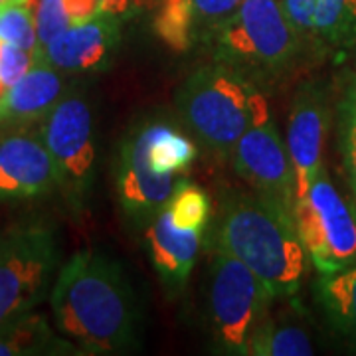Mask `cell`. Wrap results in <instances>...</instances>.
<instances>
[{
    "mask_svg": "<svg viewBox=\"0 0 356 356\" xmlns=\"http://www.w3.org/2000/svg\"><path fill=\"white\" fill-rule=\"evenodd\" d=\"M318 303L334 331L356 348V261L334 273H325L317 285Z\"/></svg>",
    "mask_w": 356,
    "mask_h": 356,
    "instance_id": "17",
    "label": "cell"
},
{
    "mask_svg": "<svg viewBox=\"0 0 356 356\" xmlns=\"http://www.w3.org/2000/svg\"><path fill=\"white\" fill-rule=\"evenodd\" d=\"M34 16H36L40 48H44L48 42H51L58 34H62L72 24L64 10V0H38Z\"/></svg>",
    "mask_w": 356,
    "mask_h": 356,
    "instance_id": "26",
    "label": "cell"
},
{
    "mask_svg": "<svg viewBox=\"0 0 356 356\" xmlns=\"http://www.w3.org/2000/svg\"><path fill=\"white\" fill-rule=\"evenodd\" d=\"M216 243L250 267L273 297L299 289L307 252L289 208L259 194L234 196L218 218Z\"/></svg>",
    "mask_w": 356,
    "mask_h": 356,
    "instance_id": "2",
    "label": "cell"
},
{
    "mask_svg": "<svg viewBox=\"0 0 356 356\" xmlns=\"http://www.w3.org/2000/svg\"><path fill=\"white\" fill-rule=\"evenodd\" d=\"M58 259L56 236L46 226H22L0 238V329L48 295Z\"/></svg>",
    "mask_w": 356,
    "mask_h": 356,
    "instance_id": "7",
    "label": "cell"
},
{
    "mask_svg": "<svg viewBox=\"0 0 356 356\" xmlns=\"http://www.w3.org/2000/svg\"><path fill=\"white\" fill-rule=\"evenodd\" d=\"M329 111L323 93L313 86L303 88L291 105L287 123V151L295 178V200L301 198L323 168V149Z\"/></svg>",
    "mask_w": 356,
    "mask_h": 356,
    "instance_id": "11",
    "label": "cell"
},
{
    "mask_svg": "<svg viewBox=\"0 0 356 356\" xmlns=\"http://www.w3.org/2000/svg\"><path fill=\"white\" fill-rule=\"evenodd\" d=\"M42 139L58 166L60 186L79 198L88 191L95 166L93 121L86 99L72 95L56 103L46 115Z\"/></svg>",
    "mask_w": 356,
    "mask_h": 356,
    "instance_id": "8",
    "label": "cell"
},
{
    "mask_svg": "<svg viewBox=\"0 0 356 356\" xmlns=\"http://www.w3.org/2000/svg\"><path fill=\"white\" fill-rule=\"evenodd\" d=\"M271 299V291L250 267L216 248L210 267V323L216 343L226 353L245 355Z\"/></svg>",
    "mask_w": 356,
    "mask_h": 356,
    "instance_id": "6",
    "label": "cell"
},
{
    "mask_svg": "<svg viewBox=\"0 0 356 356\" xmlns=\"http://www.w3.org/2000/svg\"><path fill=\"white\" fill-rule=\"evenodd\" d=\"M76 348L64 337H56L42 315L28 313L0 329V356L13 355H56Z\"/></svg>",
    "mask_w": 356,
    "mask_h": 356,
    "instance_id": "18",
    "label": "cell"
},
{
    "mask_svg": "<svg viewBox=\"0 0 356 356\" xmlns=\"http://www.w3.org/2000/svg\"><path fill=\"white\" fill-rule=\"evenodd\" d=\"M214 36L218 64L250 81L285 74L303 48V40L277 0H243L214 30Z\"/></svg>",
    "mask_w": 356,
    "mask_h": 356,
    "instance_id": "4",
    "label": "cell"
},
{
    "mask_svg": "<svg viewBox=\"0 0 356 356\" xmlns=\"http://www.w3.org/2000/svg\"><path fill=\"white\" fill-rule=\"evenodd\" d=\"M234 168L264 198L293 210L295 178L287 145L271 119L250 127L232 149Z\"/></svg>",
    "mask_w": 356,
    "mask_h": 356,
    "instance_id": "9",
    "label": "cell"
},
{
    "mask_svg": "<svg viewBox=\"0 0 356 356\" xmlns=\"http://www.w3.org/2000/svg\"><path fill=\"white\" fill-rule=\"evenodd\" d=\"M119 38V24L113 16L97 14L88 22L65 28L42 48V54L51 67L67 72H97L111 64Z\"/></svg>",
    "mask_w": 356,
    "mask_h": 356,
    "instance_id": "13",
    "label": "cell"
},
{
    "mask_svg": "<svg viewBox=\"0 0 356 356\" xmlns=\"http://www.w3.org/2000/svg\"><path fill=\"white\" fill-rule=\"evenodd\" d=\"M170 220L182 229H200L208 222V212H210V204L208 196L200 191L198 186L188 184L182 180V184L178 186L177 192L172 194V198L165 206Z\"/></svg>",
    "mask_w": 356,
    "mask_h": 356,
    "instance_id": "22",
    "label": "cell"
},
{
    "mask_svg": "<svg viewBox=\"0 0 356 356\" xmlns=\"http://www.w3.org/2000/svg\"><path fill=\"white\" fill-rule=\"evenodd\" d=\"M196 38L206 30H216L228 16L240 8L243 0H188Z\"/></svg>",
    "mask_w": 356,
    "mask_h": 356,
    "instance_id": "25",
    "label": "cell"
},
{
    "mask_svg": "<svg viewBox=\"0 0 356 356\" xmlns=\"http://www.w3.org/2000/svg\"><path fill=\"white\" fill-rule=\"evenodd\" d=\"M293 218L307 257L321 275L356 261V212L334 188L325 168L293 202Z\"/></svg>",
    "mask_w": 356,
    "mask_h": 356,
    "instance_id": "5",
    "label": "cell"
},
{
    "mask_svg": "<svg viewBox=\"0 0 356 356\" xmlns=\"http://www.w3.org/2000/svg\"><path fill=\"white\" fill-rule=\"evenodd\" d=\"M191 131L216 153H232L243 133L271 119L266 97L248 77L214 64L194 72L178 93Z\"/></svg>",
    "mask_w": 356,
    "mask_h": 356,
    "instance_id": "3",
    "label": "cell"
},
{
    "mask_svg": "<svg viewBox=\"0 0 356 356\" xmlns=\"http://www.w3.org/2000/svg\"><path fill=\"white\" fill-rule=\"evenodd\" d=\"M200 229H182L170 220L166 208L147 229V242L159 275L170 287H182L200 248Z\"/></svg>",
    "mask_w": 356,
    "mask_h": 356,
    "instance_id": "15",
    "label": "cell"
},
{
    "mask_svg": "<svg viewBox=\"0 0 356 356\" xmlns=\"http://www.w3.org/2000/svg\"><path fill=\"white\" fill-rule=\"evenodd\" d=\"M147 153L153 170L161 175H186L196 159V147L180 131L165 123L145 127Z\"/></svg>",
    "mask_w": 356,
    "mask_h": 356,
    "instance_id": "19",
    "label": "cell"
},
{
    "mask_svg": "<svg viewBox=\"0 0 356 356\" xmlns=\"http://www.w3.org/2000/svg\"><path fill=\"white\" fill-rule=\"evenodd\" d=\"M343 149L344 165H346L348 178H350L353 191H355L356 194V95L355 102L350 103V109H348V119H346V123H344Z\"/></svg>",
    "mask_w": 356,
    "mask_h": 356,
    "instance_id": "27",
    "label": "cell"
},
{
    "mask_svg": "<svg viewBox=\"0 0 356 356\" xmlns=\"http://www.w3.org/2000/svg\"><path fill=\"white\" fill-rule=\"evenodd\" d=\"M42 58H44L42 48L28 51L0 40V102L4 93Z\"/></svg>",
    "mask_w": 356,
    "mask_h": 356,
    "instance_id": "24",
    "label": "cell"
},
{
    "mask_svg": "<svg viewBox=\"0 0 356 356\" xmlns=\"http://www.w3.org/2000/svg\"><path fill=\"white\" fill-rule=\"evenodd\" d=\"M62 79L44 58L32 65L0 102V123H28L46 117L60 102Z\"/></svg>",
    "mask_w": 356,
    "mask_h": 356,
    "instance_id": "16",
    "label": "cell"
},
{
    "mask_svg": "<svg viewBox=\"0 0 356 356\" xmlns=\"http://www.w3.org/2000/svg\"><path fill=\"white\" fill-rule=\"evenodd\" d=\"M60 186V172L36 133L14 131L0 137V198H34Z\"/></svg>",
    "mask_w": 356,
    "mask_h": 356,
    "instance_id": "10",
    "label": "cell"
},
{
    "mask_svg": "<svg viewBox=\"0 0 356 356\" xmlns=\"http://www.w3.org/2000/svg\"><path fill=\"white\" fill-rule=\"evenodd\" d=\"M50 305L60 334L81 353L115 355L137 344V297L123 267L99 252L83 250L65 261Z\"/></svg>",
    "mask_w": 356,
    "mask_h": 356,
    "instance_id": "1",
    "label": "cell"
},
{
    "mask_svg": "<svg viewBox=\"0 0 356 356\" xmlns=\"http://www.w3.org/2000/svg\"><path fill=\"white\" fill-rule=\"evenodd\" d=\"M245 355L309 356L313 355V343L305 329L291 323H280L267 315L252 334Z\"/></svg>",
    "mask_w": 356,
    "mask_h": 356,
    "instance_id": "20",
    "label": "cell"
},
{
    "mask_svg": "<svg viewBox=\"0 0 356 356\" xmlns=\"http://www.w3.org/2000/svg\"><path fill=\"white\" fill-rule=\"evenodd\" d=\"M299 38L317 48H350L356 42V0H283Z\"/></svg>",
    "mask_w": 356,
    "mask_h": 356,
    "instance_id": "14",
    "label": "cell"
},
{
    "mask_svg": "<svg viewBox=\"0 0 356 356\" xmlns=\"http://www.w3.org/2000/svg\"><path fill=\"white\" fill-rule=\"evenodd\" d=\"M154 32L170 50L186 51L196 40L188 0H163L154 16Z\"/></svg>",
    "mask_w": 356,
    "mask_h": 356,
    "instance_id": "21",
    "label": "cell"
},
{
    "mask_svg": "<svg viewBox=\"0 0 356 356\" xmlns=\"http://www.w3.org/2000/svg\"><path fill=\"white\" fill-rule=\"evenodd\" d=\"M129 0H99V14L119 16L127 10Z\"/></svg>",
    "mask_w": 356,
    "mask_h": 356,
    "instance_id": "29",
    "label": "cell"
},
{
    "mask_svg": "<svg viewBox=\"0 0 356 356\" xmlns=\"http://www.w3.org/2000/svg\"><path fill=\"white\" fill-rule=\"evenodd\" d=\"M177 177L153 170L147 153L145 129L137 131L123 145L117 170V192L131 216L145 218L161 212L182 184Z\"/></svg>",
    "mask_w": 356,
    "mask_h": 356,
    "instance_id": "12",
    "label": "cell"
},
{
    "mask_svg": "<svg viewBox=\"0 0 356 356\" xmlns=\"http://www.w3.org/2000/svg\"><path fill=\"white\" fill-rule=\"evenodd\" d=\"M64 10L72 24H81L99 14V0H64Z\"/></svg>",
    "mask_w": 356,
    "mask_h": 356,
    "instance_id": "28",
    "label": "cell"
},
{
    "mask_svg": "<svg viewBox=\"0 0 356 356\" xmlns=\"http://www.w3.org/2000/svg\"><path fill=\"white\" fill-rule=\"evenodd\" d=\"M0 40L14 44L22 50H38L40 42L34 13L22 4H13V6L2 8L0 10Z\"/></svg>",
    "mask_w": 356,
    "mask_h": 356,
    "instance_id": "23",
    "label": "cell"
},
{
    "mask_svg": "<svg viewBox=\"0 0 356 356\" xmlns=\"http://www.w3.org/2000/svg\"><path fill=\"white\" fill-rule=\"evenodd\" d=\"M36 2L38 0H0V10L6 8V6H13V4H22V6H28L34 13L36 10Z\"/></svg>",
    "mask_w": 356,
    "mask_h": 356,
    "instance_id": "30",
    "label": "cell"
}]
</instances>
